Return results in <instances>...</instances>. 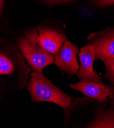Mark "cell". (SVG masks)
Returning a JSON list of instances; mask_svg holds the SVG:
<instances>
[{"label":"cell","mask_w":114,"mask_h":128,"mask_svg":"<svg viewBox=\"0 0 114 128\" xmlns=\"http://www.w3.org/2000/svg\"><path fill=\"white\" fill-rule=\"evenodd\" d=\"M4 1L5 0H0V14H1V12L2 11V10L4 5Z\"/></svg>","instance_id":"4fadbf2b"},{"label":"cell","mask_w":114,"mask_h":128,"mask_svg":"<svg viewBox=\"0 0 114 128\" xmlns=\"http://www.w3.org/2000/svg\"><path fill=\"white\" fill-rule=\"evenodd\" d=\"M78 52V47L66 40L56 54L55 63L61 70L69 76L77 74L80 68L76 57Z\"/></svg>","instance_id":"5b68a950"},{"label":"cell","mask_w":114,"mask_h":128,"mask_svg":"<svg viewBox=\"0 0 114 128\" xmlns=\"http://www.w3.org/2000/svg\"><path fill=\"white\" fill-rule=\"evenodd\" d=\"M71 88L78 90L85 96L94 99L101 103H107L108 98L114 99V87H111L102 82H86L69 84Z\"/></svg>","instance_id":"277c9868"},{"label":"cell","mask_w":114,"mask_h":128,"mask_svg":"<svg viewBox=\"0 0 114 128\" xmlns=\"http://www.w3.org/2000/svg\"><path fill=\"white\" fill-rule=\"evenodd\" d=\"M46 1H47L49 2H52V3H58V2L69 1H70V0H46Z\"/></svg>","instance_id":"7c38bea8"},{"label":"cell","mask_w":114,"mask_h":128,"mask_svg":"<svg viewBox=\"0 0 114 128\" xmlns=\"http://www.w3.org/2000/svg\"><path fill=\"white\" fill-rule=\"evenodd\" d=\"M27 89L32 100L34 102H50L63 109H66L71 104L72 97L54 85L42 72H34L31 74Z\"/></svg>","instance_id":"6da1fadb"},{"label":"cell","mask_w":114,"mask_h":128,"mask_svg":"<svg viewBox=\"0 0 114 128\" xmlns=\"http://www.w3.org/2000/svg\"><path fill=\"white\" fill-rule=\"evenodd\" d=\"M19 46L34 72H41L46 66L55 63L54 55L43 48L28 34L20 40Z\"/></svg>","instance_id":"7a4b0ae2"},{"label":"cell","mask_w":114,"mask_h":128,"mask_svg":"<svg viewBox=\"0 0 114 128\" xmlns=\"http://www.w3.org/2000/svg\"><path fill=\"white\" fill-rule=\"evenodd\" d=\"M96 59L104 62L114 58V29L108 28L99 33L91 44Z\"/></svg>","instance_id":"52a82bcc"},{"label":"cell","mask_w":114,"mask_h":128,"mask_svg":"<svg viewBox=\"0 0 114 128\" xmlns=\"http://www.w3.org/2000/svg\"><path fill=\"white\" fill-rule=\"evenodd\" d=\"M86 128H114V110L106 109L98 112L95 118Z\"/></svg>","instance_id":"ba28073f"},{"label":"cell","mask_w":114,"mask_h":128,"mask_svg":"<svg viewBox=\"0 0 114 128\" xmlns=\"http://www.w3.org/2000/svg\"><path fill=\"white\" fill-rule=\"evenodd\" d=\"M106 69L105 77L114 85V58L104 62Z\"/></svg>","instance_id":"30bf717a"},{"label":"cell","mask_w":114,"mask_h":128,"mask_svg":"<svg viewBox=\"0 0 114 128\" xmlns=\"http://www.w3.org/2000/svg\"><path fill=\"white\" fill-rule=\"evenodd\" d=\"M28 34L47 52L55 55L66 40L63 33L43 27H38Z\"/></svg>","instance_id":"3957f363"},{"label":"cell","mask_w":114,"mask_h":128,"mask_svg":"<svg viewBox=\"0 0 114 128\" xmlns=\"http://www.w3.org/2000/svg\"><path fill=\"white\" fill-rule=\"evenodd\" d=\"M80 66L77 75L82 81L101 82L100 76L94 70V62L96 60L93 46L87 44L81 49L79 53Z\"/></svg>","instance_id":"8992f818"},{"label":"cell","mask_w":114,"mask_h":128,"mask_svg":"<svg viewBox=\"0 0 114 128\" xmlns=\"http://www.w3.org/2000/svg\"><path fill=\"white\" fill-rule=\"evenodd\" d=\"M98 6L105 7L114 5V0H93Z\"/></svg>","instance_id":"8fae6325"},{"label":"cell","mask_w":114,"mask_h":128,"mask_svg":"<svg viewBox=\"0 0 114 128\" xmlns=\"http://www.w3.org/2000/svg\"><path fill=\"white\" fill-rule=\"evenodd\" d=\"M14 71L13 63L6 56L0 53V74H11Z\"/></svg>","instance_id":"9c48e42d"}]
</instances>
